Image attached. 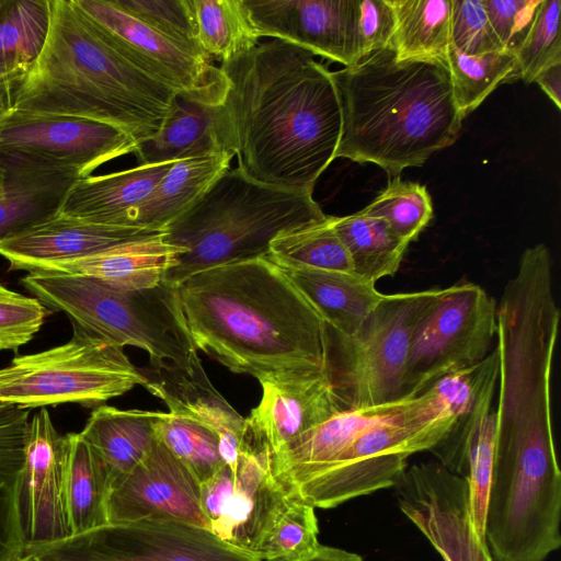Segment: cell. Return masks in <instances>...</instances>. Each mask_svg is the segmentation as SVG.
Returning a JSON list of instances; mask_svg holds the SVG:
<instances>
[{
  "instance_id": "cell-1",
  "label": "cell",
  "mask_w": 561,
  "mask_h": 561,
  "mask_svg": "<svg viewBox=\"0 0 561 561\" xmlns=\"http://www.w3.org/2000/svg\"><path fill=\"white\" fill-rule=\"evenodd\" d=\"M219 69L225 141L238 168L267 185L312 192L341 138L332 72L311 51L274 38Z\"/></svg>"
},
{
  "instance_id": "cell-2",
  "label": "cell",
  "mask_w": 561,
  "mask_h": 561,
  "mask_svg": "<svg viewBox=\"0 0 561 561\" xmlns=\"http://www.w3.org/2000/svg\"><path fill=\"white\" fill-rule=\"evenodd\" d=\"M196 350L263 383L328 370V327L266 256L197 272L178 286Z\"/></svg>"
},
{
  "instance_id": "cell-3",
  "label": "cell",
  "mask_w": 561,
  "mask_h": 561,
  "mask_svg": "<svg viewBox=\"0 0 561 561\" xmlns=\"http://www.w3.org/2000/svg\"><path fill=\"white\" fill-rule=\"evenodd\" d=\"M342 129L335 158L397 178L459 137L463 116L445 59H397L391 48L332 72Z\"/></svg>"
},
{
  "instance_id": "cell-4",
  "label": "cell",
  "mask_w": 561,
  "mask_h": 561,
  "mask_svg": "<svg viewBox=\"0 0 561 561\" xmlns=\"http://www.w3.org/2000/svg\"><path fill=\"white\" fill-rule=\"evenodd\" d=\"M49 1L47 37L12 88L13 110L111 124L137 144L153 136L176 93L116 51L73 0Z\"/></svg>"
},
{
  "instance_id": "cell-5",
  "label": "cell",
  "mask_w": 561,
  "mask_h": 561,
  "mask_svg": "<svg viewBox=\"0 0 561 561\" xmlns=\"http://www.w3.org/2000/svg\"><path fill=\"white\" fill-rule=\"evenodd\" d=\"M327 218L312 192L267 185L229 169L163 229L164 242L184 249L164 282L178 286L204 270L267 256L278 234Z\"/></svg>"
},
{
  "instance_id": "cell-6",
  "label": "cell",
  "mask_w": 561,
  "mask_h": 561,
  "mask_svg": "<svg viewBox=\"0 0 561 561\" xmlns=\"http://www.w3.org/2000/svg\"><path fill=\"white\" fill-rule=\"evenodd\" d=\"M21 283L71 323L122 347L145 350L151 364H184L197 355L176 286L163 282L130 290L91 276L47 272L28 273Z\"/></svg>"
},
{
  "instance_id": "cell-7",
  "label": "cell",
  "mask_w": 561,
  "mask_h": 561,
  "mask_svg": "<svg viewBox=\"0 0 561 561\" xmlns=\"http://www.w3.org/2000/svg\"><path fill=\"white\" fill-rule=\"evenodd\" d=\"M454 416L430 391L359 434L333 461L294 492L314 508H333L358 496L393 488L407 459L430 451L448 434Z\"/></svg>"
},
{
  "instance_id": "cell-8",
  "label": "cell",
  "mask_w": 561,
  "mask_h": 561,
  "mask_svg": "<svg viewBox=\"0 0 561 561\" xmlns=\"http://www.w3.org/2000/svg\"><path fill=\"white\" fill-rule=\"evenodd\" d=\"M445 291L383 294L353 335L328 328V370L343 410L402 398V375L414 332Z\"/></svg>"
},
{
  "instance_id": "cell-9",
  "label": "cell",
  "mask_w": 561,
  "mask_h": 561,
  "mask_svg": "<svg viewBox=\"0 0 561 561\" xmlns=\"http://www.w3.org/2000/svg\"><path fill=\"white\" fill-rule=\"evenodd\" d=\"M72 337L49 350L16 356L0 369V402L25 409L60 403L101 404L147 382L124 347L71 323Z\"/></svg>"
},
{
  "instance_id": "cell-10",
  "label": "cell",
  "mask_w": 561,
  "mask_h": 561,
  "mask_svg": "<svg viewBox=\"0 0 561 561\" xmlns=\"http://www.w3.org/2000/svg\"><path fill=\"white\" fill-rule=\"evenodd\" d=\"M296 497L274 474L268 447L248 423L237 460L224 463L201 484V503L209 530L254 557Z\"/></svg>"
},
{
  "instance_id": "cell-11",
  "label": "cell",
  "mask_w": 561,
  "mask_h": 561,
  "mask_svg": "<svg viewBox=\"0 0 561 561\" xmlns=\"http://www.w3.org/2000/svg\"><path fill=\"white\" fill-rule=\"evenodd\" d=\"M496 301L473 283L446 288L414 332L402 375V398L483 360L496 339Z\"/></svg>"
},
{
  "instance_id": "cell-12",
  "label": "cell",
  "mask_w": 561,
  "mask_h": 561,
  "mask_svg": "<svg viewBox=\"0 0 561 561\" xmlns=\"http://www.w3.org/2000/svg\"><path fill=\"white\" fill-rule=\"evenodd\" d=\"M37 561H261L210 530L171 519L107 523L54 542L27 545Z\"/></svg>"
},
{
  "instance_id": "cell-13",
  "label": "cell",
  "mask_w": 561,
  "mask_h": 561,
  "mask_svg": "<svg viewBox=\"0 0 561 561\" xmlns=\"http://www.w3.org/2000/svg\"><path fill=\"white\" fill-rule=\"evenodd\" d=\"M136 148L126 130L88 118L16 110L0 118V157L81 179Z\"/></svg>"
},
{
  "instance_id": "cell-14",
  "label": "cell",
  "mask_w": 561,
  "mask_h": 561,
  "mask_svg": "<svg viewBox=\"0 0 561 561\" xmlns=\"http://www.w3.org/2000/svg\"><path fill=\"white\" fill-rule=\"evenodd\" d=\"M107 43L129 62L174 93L221 105L227 81L219 67L140 22L113 0H73Z\"/></svg>"
},
{
  "instance_id": "cell-15",
  "label": "cell",
  "mask_w": 561,
  "mask_h": 561,
  "mask_svg": "<svg viewBox=\"0 0 561 561\" xmlns=\"http://www.w3.org/2000/svg\"><path fill=\"white\" fill-rule=\"evenodd\" d=\"M393 488L400 511L444 561H493L474 528L465 479L431 460L407 467Z\"/></svg>"
},
{
  "instance_id": "cell-16",
  "label": "cell",
  "mask_w": 561,
  "mask_h": 561,
  "mask_svg": "<svg viewBox=\"0 0 561 561\" xmlns=\"http://www.w3.org/2000/svg\"><path fill=\"white\" fill-rule=\"evenodd\" d=\"M260 37L280 39L345 67L360 59L358 0H243Z\"/></svg>"
},
{
  "instance_id": "cell-17",
  "label": "cell",
  "mask_w": 561,
  "mask_h": 561,
  "mask_svg": "<svg viewBox=\"0 0 561 561\" xmlns=\"http://www.w3.org/2000/svg\"><path fill=\"white\" fill-rule=\"evenodd\" d=\"M106 508L108 523L171 519L209 530L201 483L159 440L112 484Z\"/></svg>"
},
{
  "instance_id": "cell-18",
  "label": "cell",
  "mask_w": 561,
  "mask_h": 561,
  "mask_svg": "<svg viewBox=\"0 0 561 561\" xmlns=\"http://www.w3.org/2000/svg\"><path fill=\"white\" fill-rule=\"evenodd\" d=\"M69 443L42 408L30 421L22 490V515L27 545L54 542L71 536L66 480Z\"/></svg>"
},
{
  "instance_id": "cell-19",
  "label": "cell",
  "mask_w": 561,
  "mask_h": 561,
  "mask_svg": "<svg viewBox=\"0 0 561 561\" xmlns=\"http://www.w3.org/2000/svg\"><path fill=\"white\" fill-rule=\"evenodd\" d=\"M163 230L100 225L60 214L0 243L14 271L45 272L125 243L148 240Z\"/></svg>"
},
{
  "instance_id": "cell-20",
  "label": "cell",
  "mask_w": 561,
  "mask_h": 561,
  "mask_svg": "<svg viewBox=\"0 0 561 561\" xmlns=\"http://www.w3.org/2000/svg\"><path fill=\"white\" fill-rule=\"evenodd\" d=\"M145 387L160 398L170 413L181 415L209 428L219 440L224 463H233L245 430L242 417L216 390L207 377L198 355L184 364H151Z\"/></svg>"
},
{
  "instance_id": "cell-21",
  "label": "cell",
  "mask_w": 561,
  "mask_h": 561,
  "mask_svg": "<svg viewBox=\"0 0 561 561\" xmlns=\"http://www.w3.org/2000/svg\"><path fill=\"white\" fill-rule=\"evenodd\" d=\"M247 423L271 455L342 411L329 370L300 380L263 383Z\"/></svg>"
},
{
  "instance_id": "cell-22",
  "label": "cell",
  "mask_w": 561,
  "mask_h": 561,
  "mask_svg": "<svg viewBox=\"0 0 561 561\" xmlns=\"http://www.w3.org/2000/svg\"><path fill=\"white\" fill-rule=\"evenodd\" d=\"M499 352L494 345L480 363L447 375L433 386L455 417L448 434L430 451L443 467L465 479L470 451L490 415L499 381Z\"/></svg>"
},
{
  "instance_id": "cell-23",
  "label": "cell",
  "mask_w": 561,
  "mask_h": 561,
  "mask_svg": "<svg viewBox=\"0 0 561 561\" xmlns=\"http://www.w3.org/2000/svg\"><path fill=\"white\" fill-rule=\"evenodd\" d=\"M224 151L229 150L225 141L222 106L176 93L159 130L139 141L134 153L139 164L151 165Z\"/></svg>"
},
{
  "instance_id": "cell-24",
  "label": "cell",
  "mask_w": 561,
  "mask_h": 561,
  "mask_svg": "<svg viewBox=\"0 0 561 561\" xmlns=\"http://www.w3.org/2000/svg\"><path fill=\"white\" fill-rule=\"evenodd\" d=\"M5 182L0 192V243L43 224L60 211L81 178L0 157Z\"/></svg>"
},
{
  "instance_id": "cell-25",
  "label": "cell",
  "mask_w": 561,
  "mask_h": 561,
  "mask_svg": "<svg viewBox=\"0 0 561 561\" xmlns=\"http://www.w3.org/2000/svg\"><path fill=\"white\" fill-rule=\"evenodd\" d=\"M171 164H138L80 179L67 194L59 214L100 225L129 227L130 213L151 194Z\"/></svg>"
},
{
  "instance_id": "cell-26",
  "label": "cell",
  "mask_w": 561,
  "mask_h": 561,
  "mask_svg": "<svg viewBox=\"0 0 561 561\" xmlns=\"http://www.w3.org/2000/svg\"><path fill=\"white\" fill-rule=\"evenodd\" d=\"M161 413L108 405H101L91 413L80 434L105 468L110 489L139 463L158 440Z\"/></svg>"
},
{
  "instance_id": "cell-27",
  "label": "cell",
  "mask_w": 561,
  "mask_h": 561,
  "mask_svg": "<svg viewBox=\"0 0 561 561\" xmlns=\"http://www.w3.org/2000/svg\"><path fill=\"white\" fill-rule=\"evenodd\" d=\"M161 237L117 245L45 272L91 276L122 289L152 288L164 282L179 254L184 252Z\"/></svg>"
},
{
  "instance_id": "cell-28",
  "label": "cell",
  "mask_w": 561,
  "mask_h": 561,
  "mask_svg": "<svg viewBox=\"0 0 561 561\" xmlns=\"http://www.w3.org/2000/svg\"><path fill=\"white\" fill-rule=\"evenodd\" d=\"M283 271L328 328L341 335H353L383 296L375 283L353 272Z\"/></svg>"
},
{
  "instance_id": "cell-29",
  "label": "cell",
  "mask_w": 561,
  "mask_h": 561,
  "mask_svg": "<svg viewBox=\"0 0 561 561\" xmlns=\"http://www.w3.org/2000/svg\"><path fill=\"white\" fill-rule=\"evenodd\" d=\"M233 152L172 162L151 194L129 215L128 226L163 230L230 168Z\"/></svg>"
},
{
  "instance_id": "cell-30",
  "label": "cell",
  "mask_w": 561,
  "mask_h": 561,
  "mask_svg": "<svg viewBox=\"0 0 561 561\" xmlns=\"http://www.w3.org/2000/svg\"><path fill=\"white\" fill-rule=\"evenodd\" d=\"M332 226L347 251L353 273L375 284L397 273L409 242L383 219L359 210L344 217L332 216Z\"/></svg>"
},
{
  "instance_id": "cell-31",
  "label": "cell",
  "mask_w": 561,
  "mask_h": 561,
  "mask_svg": "<svg viewBox=\"0 0 561 561\" xmlns=\"http://www.w3.org/2000/svg\"><path fill=\"white\" fill-rule=\"evenodd\" d=\"M66 501L69 526L78 535L108 523L110 483L105 468L79 433H68Z\"/></svg>"
},
{
  "instance_id": "cell-32",
  "label": "cell",
  "mask_w": 561,
  "mask_h": 561,
  "mask_svg": "<svg viewBox=\"0 0 561 561\" xmlns=\"http://www.w3.org/2000/svg\"><path fill=\"white\" fill-rule=\"evenodd\" d=\"M394 31L390 48L397 59L446 60L450 43L451 0H390Z\"/></svg>"
},
{
  "instance_id": "cell-33",
  "label": "cell",
  "mask_w": 561,
  "mask_h": 561,
  "mask_svg": "<svg viewBox=\"0 0 561 561\" xmlns=\"http://www.w3.org/2000/svg\"><path fill=\"white\" fill-rule=\"evenodd\" d=\"M201 50L221 62L259 45L243 0H191Z\"/></svg>"
},
{
  "instance_id": "cell-34",
  "label": "cell",
  "mask_w": 561,
  "mask_h": 561,
  "mask_svg": "<svg viewBox=\"0 0 561 561\" xmlns=\"http://www.w3.org/2000/svg\"><path fill=\"white\" fill-rule=\"evenodd\" d=\"M266 257L283 270L353 272L347 251L333 229L332 216L278 234Z\"/></svg>"
},
{
  "instance_id": "cell-35",
  "label": "cell",
  "mask_w": 561,
  "mask_h": 561,
  "mask_svg": "<svg viewBox=\"0 0 561 561\" xmlns=\"http://www.w3.org/2000/svg\"><path fill=\"white\" fill-rule=\"evenodd\" d=\"M446 62L455 100L463 117L474 111L497 85L520 78L516 55L511 50L466 55L449 44Z\"/></svg>"
},
{
  "instance_id": "cell-36",
  "label": "cell",
  "mask_w": 561,
  "mask_h": 561,
  "mask_svg": "<svg viewBox=\"0 0 561 561\" xmlns=\"http://www.w3.org/2000/svg\"><path fill=\"white\" fill-rule=\"evenodd\" d=\"M49 0H0V64L30 67L47 37Z\"/></svg>"
},
{
  "instance_id": "cell-37",
  "label": "cell",
  "mask_w": 561,
  "mask_h": 561,
  "mask_svg": "<svg viewBox=\"0 0 561 561\" xmlns=\"http://www.w3.org/2000/svg\"><path fill=\"white\" fill-rule=\"evenodd\" d=\"M157 437L201 484L224 465L218 437L196 421L162 412Z\"/></svg>"
},
{
  "instance_id": "cell-38",
  "label": "cell",
  "mask_w": 561,
  "mask_h": 561,
  "mask_svg": "<svg viewBox=\"0 0 561 561\" xmlns=\"http://www.w3.org/2000/svg\"><path fill=\"white\" fill-rule=\"evenodd\" d=\"M362 211L383 219L399 238L410 243L431 221L433 205L424 185L397 176Z\"/></svg>"
},
{
  "instance_id": "cell-39",
  "label": "cell",
  "mask_w": 561,
  "mask_h": 561,
  "mask_svg": "<svg viewBox=\"0 0 561 561\" xmlns=\"http://www.w3.org/2000/svg\"><path fill=\"white\" fill-rule=\"evenodd\" d=\"M314 507L296 497L263 539L261 561H301L320 546Z\"/></svg>"
},
{
  "instance_id": "cell-40",
  "label": "cell",
  "mask_w": 561,
  "mask_h": 561,
  "mask_svg": "<svg viewBox=\"0 0 561 561\" xmlns=\"http://www.w3.org/2000/svg\"><path fill=\"white\" fill-rule=\"evenodd\" d=\"M560 0H541L530 27L515 55L520 79L534 82L548 66L561 62Z\"/></svg>"
},
{
  "instance_id": "cell-41",
  "label": "cell",
  "mask_w": 561,
  "mask_h": 561,
  "mask_svg": "<svg viewBox=\"0 0 561 561\" xmlns=\"http://www.w3.org/2000/svg\"><path fill=\"white\" fill-rule=\"evenodd\" d=\"M113 1L124 11L146 25L154 28L186 48L205 55L197 44L191 0Z\"/></svg>"
},
{
  "instance_id": "cell-42",
  "label": "cell",
  "mask_w": 561,
  "mask_h": 561,
  "mask_svg": "<svg viewBox=\"0 0 561 561\" xmlns=\"http://www.w3.org/2000/svg\"><path fill=\"white\" fill-rule=\"evenodd\" d=\"M46 307L36 297L13 291L0 284V351H18L42 328Z\"/></svg>"
},
{
  "instance_id": "cell-43",
  "label": "cell",
  "mask_w": 561,
  "mask_h": 561,
  "mask_svg": "<svg viewBox=\"0 0 561 561\" xmlns=\"http://www.w3.org/2000/svg\"><path fill=\"white\" fill-rule=\"evenodd\" d=\"M449 44L466 55L504 50L492 30L482 0H451Z\"/></svg>"
},
{
  "instance_id": "cell-44",
  "label": "cell",
  "mask_w": 561,
  "mask_h": 561,
  "mask_svg": "<svg viewBox=\"0 0 561 561\" xmlns=\"http://www.w3.org/2000/svg\"><path fill=\"white\" fill-rule=\"evenodd\" d=\"M494 34L504 50L522 44L541 0H482Z\"/></svg>"
},
{
  "instance_id": "cell-45",
  "label": "cell",
  "mask_w": 561,
  "mask_h": 561,
  "mask_svg": "<svg viewBox=\"0 0 561 561\" xmlns=\"http://www.w3.org/2000/svg\"><path fill=\"white\" fill-rule=\"evenodd\" d=\"M358 31L363 58L390 48L394 12L390 0H358Z\"/></svg>"
},
{
  "instance_id": "cell-46",
  "label": "cell",
  "mask_w": 561,
  "mask_h": 561,
  "mask_svg": "<svg viewBox=\"0 0 561 561\" xmlns=\"http://www.w3.org/2000/svg\"><path fill=\"white\" fill-rule=\"evenodd\" d=\"M534 82L540 85L558 108L561 107V62L541 70Z\"/></svg>"
},
{
  "instance_id": "cell-47",
  "label": "cell",
  "mask_w": 561,
  "mask_h": 561,
  "mask_svg": "<svg viewBox=\"0 0 561 561\" xmlns=\"http://www.w3.org/2000/svg\"><path fill=\"white\" fill-rule=\"evenodd\" d=\"M301 561H363V558L341 548L320 545L313 553Z\"/></svg>"
},
{
  "instance_id": "cell-48",
  "label": "cell",
  "mask_w": 561,
  "mask_h": 561,
  "mask_svg": "<svg viewBox=\"0 0 561 561\" xmlns=\"http://www.w3.org/2000/svg\"><path fill=\"white\" fill-rule=\"evenodd\" d=\"M28 67L0 64V89L13 88Z\"/></svg>"
},
{
  "instance_id": "cell-49",
  "label": "cell",
  "mask_w": 561,
  "mask_h": 561,
  "mask_svg": "<svg viewBox=\"0 0 561 561\" xmlns=\"http://www.w3.org/2000/svg\"><path fill=\"white\" fill-rule=\"evenodd\" d=\"M12 88L0 89V118L13 110Z\"/></svg>"
},
{
  "instance_id": "cell-50",
  "label": "cell",
  "mask_w": 561,
  "mask_h": 561,
  "mask_svg": "<svg viewBox=\"0 0 561 561\" xmlns=\"http://www.w3.org/2000/svg\"><path fill=\"white\" fill-rule=\"evenodd\" d=\"M5 182V170L0 165V192L2 191Z\"/></svg>"
},
{
  "instance_id": "cell-51",
  "label": "cell",
  "mask_w": 561,
  "mask_h": 561,
  "mask_svg": "<svg viewBox=\"0 0 561 561\" xmlns=\"http://www.w3.org/2000/svg\"><path fill=\"white\" fill-rule=\"evenodd\" d=\"M21 561H37V560H35L34 558H32L30 556H24L23 559H21Z\"/></svg>"
},
{
  "instance_id": "cell-52",
  "label": "cell",
  "mask_w": 561,
  "mask_h": 561,
  "mask_svg": "<svg viewBox=\"0 0 561 561\" xmlns=\"http://www.w3.org/2000/svg\"><path fill=\"white\" fill-rule=\"evenodd\" d=\"M21 561V560H20Z\"/></svg>"
}]
</instances>
